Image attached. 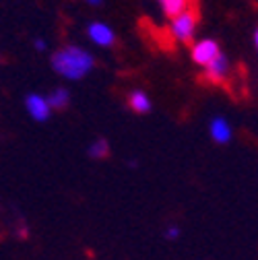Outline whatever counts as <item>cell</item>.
Returning <instances> with one entry per match:
<instances>
[{"label": "cell", "mask_w": 258, "mask_h": 260, "mask_svg": "<svg viewBox=\"0 0 258 260\" xmlns=\"http://www.w3.org/2000/svg\"><path fill=\"white\" fill-rule=\"evenodd\" d=\"M52 69L64 79L81 81L93 71V56L79 46H64L52 54Z\"/></svg>", "instance_id": "obj_1"}, {"label": "cell", "mask_w": 258, "mask_h": 260, "mask_svg": "<svg viewBox=\"0 0 258 260\" xmlns=\"http://www.w3.org/2000/svg\"><path fill=\"white\" fill-rule=\"evenodd\" d=\"M197 27H199V17L192 9H188L180 15H176L174 19H170V34L180 44H188V42L195 40Z\"/></svg>", "instance_id": "obj_2"}, {"label": "cell", "mask_w": 258, "mask_h": 260, "mask_svg": "<svg viewBox=\"0 0 258 260\" xmlns=\"http://www.w3.org/2000/svg\"><path fill=\"white\" fill-rule=\"evenodd\" d=\"M223 52H221V48H219V44L215 42V40H211V38H203V40H199V42H195L192 44V50H190V56H192V62L197 64V67H209V64L215 60V58H219Z\"/></svg>", "instance_id": "obj_3"}, {"label": "cell", "mask_w": 258, "mask_h": 260, "mask_svg": "<svg viewBox=\"0 0 258 260\" xmlns=\"http://www.w3.org/2000/svg\"><path fill=\"white\" fill-rule=\"evenodd\" d=\"M25 110H27L29 118L36 120V122H46L52 116V108L48 104V97L40 95V93H29L25 97Z\"/></svg>", "instance_id": "obj_4"}, {"label": "cell", "mask_w": 258, "mask_h": 260, "mask_svg": "<svg viewBox=\"0 0 258 260\" xmlns=\"http://www.w3.org/2000/svg\"><path fill=\"white\" fill-rule=\"evenodd\" d=\"M87 36L89 40L95 44V46H100V48H112L116 44V34H114V29L102 21H93L89 23L87 27Z\"/></svg>", "instance_id": "obj_5"}, {"label": "cell", "mask_w": 258, "mask_h": 260, "mask_svg": "<svg viewBox=\"0 0 258 260\" xmlns=\"http://www.w3.org/2000/svg\"><path fill=\"white\" fill-rule=\"evenodd\" d=\"M209 135H211V139H213L217 145H228V143L234 139V128H232V124H230L228 118L215 116V118L209 122Z\"/></svg>", "instance_id": "obj_6"}, {"label": "cell", "mask_w": 258, "mask_h": 260, "mask_svg": "<svg viewBox=\"0 0 258 260\" xmlns=\"http://www.w3.org/2000/svg\"><path fill=\"white\" fill-rule=\"evenodd\" d=\"M230 73V60L225 54H221L219 58H215L209 67H205V75H207V81L211 83H221L225 81V77H228Z\"/></svg>", "instance_id": "obj_7"}, {"label": "cell", "mask_w": 258, "mask_h": 260, "mask_svg": "<svg viewBox=\"0 0 258 260\" xmlns=\"http://www.w3.org/2000/svg\"><path fill=\"white\" fill-rule=\"evenodd\" d=\"M128 108H131L135 114H149L151 108H153V102L145 91L137 89V91H133L131 95H128Z\"/></svg>", "instance_id": "obj_8"}, {"label": "cell", "mask_w": 258, "mask_h": 260, "mask_svg": "<svg viewBox=\"0 0 258 260\" xmlns=\"http://www.w3.org/2000/svg\"><path fill=\"white\" fill-rule=\"evenodd\" d=\"M46 97H48V104H50L52 110H67L69 104H71V93H69V89H64V87L54 89Z\"/></svg>", "instance_id": "obj_9"}, {"label": "cell", "mask_w": 258, "mask_h": 260, "mask_svg": "<svg viewBox=\"0 0 258 260\" xmlns=\"http://www.w3.org/2000/svg\"><path fill=\"white\" fill-rule=\"evenodd\" d=\"M159 7L168 19H174L176 15L190 9V0H159Z\"/></svg>", "instance_id": "obj_10"}, {"label": "cell", "mask_w": 258, "mask_h": 260, "mask_svg": "<svg viewBox=\"0 0 258 260\" xmlns=\"http://www.w3.org/2000/svg\"><path fill=\"white\" fill-rule=\"evenodd\" d=\"M89 157L91 159H106L110 155V143L106 139H98L89 145Z\"/></svg>", "instance_id": "obj_11"}, {"label": "cell", "mask_w": 258, "mask_h": 260, "mask_svg": "<svg viewBox=\"0 0 258 260\" xmlns=\"http://www.w3.org/2000/svg\"><path fill=\"white\" fill-rule=\"evenodd\" d=\"M180 238V227L178 225H170L166 230V240H178Z\"/></svg>", "instance_id": "obj_12"}, {"label": "cell", "mask_w": 258, "mask_h": 260, "mask_svg": "<svg viewBox=\"0 0 258 260\" xmlns=\"http://www.w3.org/2000/svg\"><path fill=\"white\" fill-rule=\"evenodd\" d=\"M36 50L44 52V50H46V42H44V40H36Z\"/></svg>", "instance_id": "obj_13"}, {"label": "cell", "mask_w": 258, "mask_h": 260, "mask_svg": "<svg viewBox=\"0 0 258 260\" xmlns=\"http://www.w3.org/2000/svg\"><path fill=\"white\" fill-rule=\"evenodd\" d=\"M87 3H89L91 7H100V5L104 3V0H87Z\"/></svg>", "instance_id": "obj_14"}, {"label": "cell", "mask_w": 258, "mask_h": 260, "mask_svg": "<svg viewBox=\"0 0 258 260\" xmlns=\"http://www.w3.org/2000/svg\"><path fill=\"white\" fill-rule=\"evenodd\" d=\"M254 46H256V52H258V29L254 31Z\"/></svg>", "instance_id": "obj_15"}]
</instances>
